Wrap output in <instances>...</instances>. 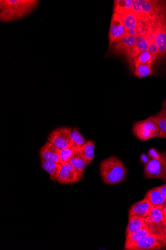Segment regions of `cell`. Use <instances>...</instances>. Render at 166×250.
Returning a JSON list of instances; mask_svg holds the SVG:
<instances>
[{
  "mask_svg": "<svg viewBox=\"0 0 166 250\" xmlns=\"http://www.w3.org/2000/svg\"><path fill=\"white\" fill-rule=\"evenodd\" d=\"M37 0H1L0 21L8 22L25 17L38 6Z\"/></svg>",
  "mask_w": 166,
  "mask_h": 250,
  "instance_id": "1",
  "label": "cell"
},
{
  "mask_svg": "<svg viewBox=\"0 0 166 250\" xmlns=\"http://www.w3.org/2000/svg\"><path fill=\"white\" fill-rule=\"evenodd\" d=\"M100 174L104 183L107 185L119 184L125 181L127 171L119 158L111 156L103 161L100 166Z\"/></svg>",
  "mask_w": 166,
  "mask_h": 250,
  "instance_id": "2",
  "label": "cell"
},
{
  "mask_svg": "<svg viewBox=\"0 0 166 250\" xmlns=\"http://www.w3.org/2000/svg\"><path fill=\"white\" fill-rule=\"evenodd\" d=\"M164 1L152 0H134L132 11L146 24L154 22L166 10Z\"/></svg>",
  "mask_w": 166,
  "mask_h": 250,
  "instance_id": "3",
  "label": "cell"
},
{
  "mask_svg": "<svg viewBox=\"0 0 166 250\" xmlns=\"http://www.w3.org/2000/svg\"><path fill=\"white\" fill-rule=\"evenodd\" d=\"M162 210L163 206H154L150 214L145 218V222L150 235H155L166 242V221Z\"/></svg>",
  "mask_w": 166,
  "mask_h": 250,
  "instance_id": "4",
  "label": "cell"
},
{
  "mask_svg": "<svg viewBox=\"0 0 166 250\" xmlns=\"http://www.w3.org/2000/svg\"><path fill=\"white\" fill-rule=\"evenodd\" d=\"M132 131L136 137L142 141L159 138V127L150 117L136 122L133 125Z\"/></svg>",
  "mask_w": 166,
  "mask_h": 250,
  "instance_id": "5",
  "label": "cell"
},
{
  "mask_svg": "<svg viewBox=\"0 0 166 250\" xmlns=\"http://www.w3.org/2000/svg\"><path fill=\"white\" fill-rule=\"evenodd\" d=\"M144 175L147 179H160L166 183V152L161 153L158 159H151L145 165Z\"/></svg>",
  "mask_w": 166,
  "mask_h": 250,
  "instance_id": "6",
  "label": "cell"
},
{
  "mask_svg": "<svg viewBox=\"0 0 166 250\" xmlns=\"http://www.w3.org/2000/svg\"><path fill=\"white\" fill-rule=\"evenodd\" d=\"M150 24L153 28L159 49V57H163L166 54V10L154 22Z\"/></svg>",
  "mask_w": 166,
  "mask_h": 250,
  "instance_id": "7",
  "label": "cell"
},
{
  "mask_svg": "<svg viewBox=\"0 0 166 250\" xmlns=\"http://www.w3.org/2000/svg\"><path fill=\"white\" fill-rule=\"evenodd\" d=\"M72 129L69 127H62L53 131L47 140L60 150L73 146L71 141Z\"/></svg>",
  "mask_w": 166,
  "mask_h": 250,
  "instance_id": "8",
  "label": "cell"
},
{
  "mask_svg": "<svg viewBox=\"0 0 166 250\" xmlns=\"http://www.w3.org/2000/svg\"><path fill=\"white\" fill-rule=\"evenodd\" d=\"M166 248V242L153 235L141 238L127 250H159Z\"/></svg>",
  "mask_w": 166,
  "mask_h": 250,
  "instance_id": "9",
  "label": "cell"
},
{
  "mask_svg": "<svg viewBox=\"0 0 166 250\" xmlns=\"http://www.w3.org/2000/svg\"><path fill=\"white\" fill-rule=\"evenodd\" d=\"M136 37L125 33L114 41L109 50L113 54H124L126 57L134 47Z\"/></svg>",
  "mask_w": 166,
  "mask_h": 250,
  "instance_id": "10",
  "label": "cell"
},
{
  "mask_svg": "<svg viewBox=\"0 0 166 250\" xmlns=\"http://www.w3.org/2000/svg\"><path fill=\"white\" fill-rule=\"evenodd\" d=\"M62 170L58 179L59 183L63 185H72L78 183L83 177V173L79 171L69 163L61 164Z\"/></svg>",
  "mask_w": 166,
  "mask_h": 250,
  "instance_id": "11",
  "label": "cell"
},
{
  "mask_svg": "<svg viewBox=\"0 0 166 250\" xmlns=\"http://www.w3.org/2000/svg\"><path fill=\"white\" fill-rule=\"evenodd\" d=\"M147 24L142 28L136 37V40L134 47L126 56L131 62L140 53L148 51L149 42L147 33Z\"/></svg>",
  "mask_w": 166,
  "mask_h": 250,
  "instance_id": "12",
  "label": "cell"
},
{
  "mask_svg": "<svg viewBox=\"0 0 166 250\" xmlns=\"http://www.w3.org/2000/svg\"><path fill=\"white\" fill-rule=\"evenodd\" d=\"M126 31L122 16L114 13L111 17L108 34L109 48L118 38L122 36Z\"/></svg>",
  "mask_w": 166,
  "mask_h": 250,
  "instance_id": "13",
  "label": "cell"
},
{
  "mask_svg": "<svg viewBox=\"0 0 166 250\" xmlns=\"http://www.w3.org/2000/svg\"><path fill=\"white\" fill-rule=\"evenodd\" d=\"M153 207L151 202L145 197L131 207L129 212V217L137 216L145 218L150 214Z\"/></svg>",
  "mask_w": 166,
  "mask_h": 250,
  "instance_id": "14",
  "label": "cell"
},
{
  "mask_svg": "<svg viewBox=\"0 0 166 250\" xmlns=\"http://www.w3.org/2000/svg\"><path fill=\"white\" fill-rule=\"evenodd\" d=\"M60 149L49 141H47L42 147L39 155L42 160L61 164Z\"/></svg>",
  "mask_w": 166,
  "mask_h": 250,
  "instance_id": "15",
  "label": "cell"
},
{
  "mask_svg": "<svg viewBox=\"0 0 166 250\" xmlns=\"http://www.w3.org/2000/svg\"><path fill=\"white\" fill-rule=\"evenodd\" d=\"M154 207L163 206L166 202V183L149 190L146 194Z\"/></svg>",
  "mask_w": 166,
  "mask_h": 250,
  "instance_id": "16",
  "label": "cell"
},
{
  "mask_svg": "<svg viewBox=\"0 0 166 250\" xmlns=\"http://www.w3.org/2000/svg\"><path fill=\"white\" fill-rule=\"evenodd\" d=\"M41 168L48 173L50 179L54 181H57L60 175L62 165L60 163L41 160Z\"/></svg>",
  "mask_w": 166,
  "mask_h": 250,
  "instance_id": "17",
  "label": "cell"
},
{
  "mask_svg": "<svg viewBox=\"0 0 166 250\" xmlns=\"http://www.w3.org/2000/svg\"><path fill=\"white\" fill-rule=\"evenodd\" d=\"M126 31L130 29H140L145 24L132 11L122 16Z\"/></svg>",
  "mask_w": 166,
  "mask_h": 250,
  "instance_id": "18",
  "label": "cell"
},
{
  "mask_svg": "<svg viewBox=\"0 0 166 250\" xmlns=\"http://www.w3.org/2000/svg\"><path fill=\"white\" fill-rule=\"evenodd\" d=\"M146 226L145 218L137 216L129 217L126 235L135 233Z\"/></svg>",
  "mask_w": 166,
  "mask_h": 250,
  "instance_id": "19",
  "label": "cell"
},
{
  "mask_svg": "<svg viewBox=\"0 0 166 250\" xmlns=\"http://www.w3.org/2000/svg\"><path fill=\"white\" fill-rule=\"evenodd\" d=\"M159 129V138L166 139V112L161 109L156 115L150 117Z\"/></svg>",
  "mask_w": 166,
  "mask_h": 250,
  "instance_id": "20",
  "label": "cell"
},
{
  "mask_svg": "<svg viewBox=\"0 0 166 250\" xmlns=\"http://www.w3.org/2000/svg\"><path fill=\"white\" fill-rule=\"evenodd\" d=\"M68 163L82 173H84L86 166H87L85 158L81 153L80 149L76 150L74 151L72 157L70 158Z\"/></svg>",
  "mask_w": 166,
  "mask_h": 250,
  "instance_id": "21",
  "label": "cell"
},
{
  "mask_svg": "<svg viewBox=\"0 0 166 250\" xmlns=\"http://www.w3.org/2000/svg\"><path fill=\"white\" fill-rule=\"evenodd\" d=\"M134 0H115L114 1V13L123 16L132 11Z\"/></svg>",
  "mask_w": 166,
  "mask_h": 250,
  "instance_id": "22",
  "label": "cell"
},
{
  "mask_svg": "<svg viewBox=\"0 0 166 250\" xmlns=\"http://www.w3.org/2000/svg\"><path fill=\"white\" fill-rule=\"evenodd\" d=\"M80 150L83 155L87 165L88 166L93 160L95 153V143L92 141H88L81 147Z\"/></svg>",
  "mask_w": 166,
  "mask_h": 250,
  "instance_id": "23",
  "label": "cell"
},
{
  "mask_svg": "<svg viewBox=\"0 0 166 250\" xmlns=\"http://www.w3.org/2000/svg\"><path fill=\"white\" fill-rule=\"evenodd\" d=\"M149 235L150 234L147 226L135 233L127 235L124 249L127 250L128 247L136 243L141 238Z\"/></svg>",
  "mask_w": 166,
  "mask_h": 250,
  "instance_id": "24",
  "label": "cell"
},
{
  "mask_svg": "<svg viewBox=\"0 0 166 250\" xmlns=\"http://www.w3.org/2000/svg\"><path fill=\"white\" fill-rule=\"evenodd\" d=\"M154 74L152 64H140L134 67V75L139 78H143Z\"/></svg>",
  "mask_w": 166,
  "mask_h": 250,
  "instance_id": "25",
  "label": "cell"
},
{
  "mask_svg": "<svg viewBox=\"0 0 166 250\" xmlns=\"http://www.w3.org/2000/svg\"><path fill=\"white\" fill-rule=\"evenodd\" d=\"M71 144L73 147L79 149L86 143V141L80 132L76 128L72 130L70 135Z\"/></svg>",
  "mask_w": 166,
  "mask_h": 250,
  "instance_id": "26",
  "label": "cell"
},
{
  "mask_svg": "<svg viewBox=\"0 0 166 250\" xmlns=\"http://www.w3.org/2000/svg\"><path fill=\"white\" fill-rule=\"evenodd\" d=\"M152 55L149 51L140 53L133 61L134 67L140 64H152L154 61Z\"/></svg>",
  "mask_w": 166,
  "mask_h": 250,
  "instance_id": "27",
  "label": "cell"
},
{
  "mask_svg": "<svg viewBox=\"0 0 166 250\" xmlns=\"http://www.w3.org/2000/svg\"><path fill=\"white\" fill-rule=\"evenodd\" d=\"M77 149L71 146L60 151V158L61 164L68 162L70 158L72 157L74 151Z\"/></svg>",
  "mask_w": 166,
  "mask_h": 250,
  "instance_id": "28",
  "label": "cell"
},
{
  "mask_svg": "<svg viewBox=\"0 0 166 250\" xmlns=\"http://www.w3.org/2000/svg\"><path fill=\"white\" fill-rule=\"evenodd\" d=\"M161 153H159L155 148H151L148 153V155L150 159H158L160 157Z\"/></svg>",
  "mask_w": 166,
  "mask_h": 250,
  "instance_id": "29",
  "label": "cell"
},
{
  "mask_svg": "<svg viewBox=\"0 0 166 250\" xmlns=\"http://www.w3.org/2000/svg\"><path fill=\"white\" fill-rule=\"evenodd\" d=\"M140 159L141 162L145 165H147L151 160L148 155L145 153H142L141 154Z\"/></svg>",
  "mask_w": 166,
  "mask_h": 250,
  "instance_id": "30",
  "label": "cell"
},
{
  "mask_svg": "<svg viewBox=\"0 0 166 250\" xmlns=\"http://www.w3.org/2000/svg\"><path fill=\"white\" fill-rule=\"evenodd\" d=\"M163 215L165 220L166 221V202L163 206Z\"/></svg>",
  "mask_w": 166,
  "mask_h": 250,
  "instance_id": "31",
  "label": "cell"
},
{
  "mask_svg": "<svg viewBox=\"0 0 166 250\" xmlns=\"http://www.w3.org/2000/svg\"><path fill=\"white\" fill-rule=\"evenodd\" d=\"M162 109L164 110L166 112V100L164 101L162 104Z\"/></svg>",
  "mask_w": 166,
  "mask_h": 250,
  "instance_id": "32",
  "label": "cell"
}]
</instances>
